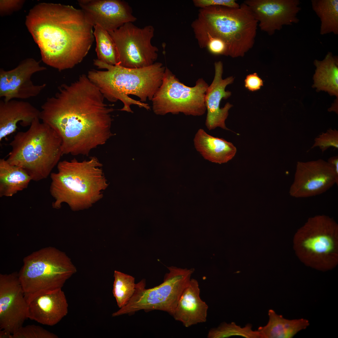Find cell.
Instances as JSON below:
<instances>
[{
    "mask_svg": "<svg viewBox=\"0 0 338 338\" xmlns=\"http://www.w3.org/2000/svg\"><path fill=\"white\" fill-rule=\"evenodd\" d=\"M252 11L262 31L271 36L284 25L299 21L301 9L299 0H246L243 2Z\"/></svg>",
    "mask_w": 338,
    "mask_h": 338,
    "instance_id": "15",
    "label": "cell"
},
{
    "mask_svg": "<svg viewBox=\"0 0 338 338\" xmlns=\"http://www.w3.org/2000/svg\"><path fill=\"white\" fill-rule=\"evenodd\" d=\"M76 272V268L65 253L48 247L25 257L18 274L28 304L38 295L62 289Z\"/></svg>",
    "mask_w": 338,
    "mask_h": 338,
    "instance_id": "7",
    "label": "cell"
},
{
    "mask_svg": "<svg viewBox=\"0 0 338 338\" xmlns=\"http://www.w3.org/2000/svg\"><path fill=\"white\" fill-rule=\"evenodd\" d=\"M87 75L62 84L41 106L39 118L52 128L62 141L63 154L88 156L112 136L113 109Z\"/></svg>",
    "mask_w": 338,
    "mask_h": 338,
    "instance_id": "1",
    "label": "cell"
},
{
    "mask_svg": "<svg viewBox=\"0 0 338 338\" xmlns=\"http://www.w3.org/2000/svg\"><path fill=\"white\" fill-rule=\"evenodd\" d=\"M208 86L202 79H198L193 87L187 86L166 67L162 83L151 100L153 111L160 115L182 113L202 115L206 110L205 96Z\"/></svg>",
    "mask_w": 338,
    "mask_h": 338,
    "instance_id": "10",
    "label": "cell"
},
{
    "mask_svg": "<svg viewBox=\"0 0 338 338\" xmlns=\"http://www.w3.org/2000/svg\"><path fill=\"white\" fill-rule=\"evenodd\" d=\"M316 147H319L322 152L331 147L338 148V131L329 129L321 133L315 139L311 148Z\"/></svg>",
    "mask_w": 338,
    "mask_h": 338,
    "instance_id": "30",
    "label": "cell"
},
{
    "mask_svg": "<svg viewBox=\"0 0 338 338\" xmlns=\"http://www.w3.org/2000/svg\"><path fill=\"white\" fill-rule=\"evenodd\" d=\"M113 293L120 308L125 306L134 294L136 284L133 276L115 270Z\"/></svg>",
    "mask_w": 338,
    "mask_h": 338,
    "instance_id": "27",
    "label": "cell"
},
{
    "mask_svg": "<svg viewBox=\"0 0 338 338\" xmlns=\"http://www.w3.org/2000/svg\"><path fill=\"white\" fill-rule=\"evenodd\" d=\"M46 68L40 61L32 58L25 59L15 68L9 70H0V97L7 101L15 99H26L38 95L46 84H34L31 80L35 73Z\"/></svg>",
    "mask_w": 338,
    "mask_h": 338,
    "instance_id": "14",
    "label": "cell"
},
{
    "mask_svg": "<svg viewBox=\"0 0 338 338\" xmlns=\"http://www.w3.org/2000/svg\"><path fill=\"white\" fill-rule=\"evenodd\" d=\"M163 282L153 288L146 289L145 279L136 284L134 294L128 303L112 314L116 317L141 310H157L172 315L181 296L191 280L193 269L168 267Z\"/></svg>",
    "mask_w": 338,
    "mask_h": 338,
    "instance_id": "9",
    "label": "cell"
},
{
    "mask_svg": "<svg viewBox=\"0 0 338 338\" xmlns=\"http://www.w3.org/2000/svg\"><path fill=\"white\" fill-rule=\"evenodd\" d=\"M268 314L267 325L259 327L257 330L260 338H291L310 325L306 319H287L272 309L269 310Z\"/></svg>",
    "mask_w": 338,
    "mask_h": 338,
    "instance_id": "22",
    "label": "cell"
},
{
    "mask_svg": "<svg viewBox=\"0 0 338 338\" xmlns=\"http://www.w3.org/2000/svg\"><path fill=\"white\" fill-rule=\"evenodd\" d=\"M108 32L117 48V64L127 68H140L149 66L156 60L158 49L151 42L154 33L152 25L140 28L129 22Z\"/></svg>",
    "mask_w": 338,
    "mask_h": 338,
    "instance_id": "11",
    "label": "cell"
},
{
    "mask_svg": "<svg viewBox=\"0 0 338 338\" xmlns=\"http://www.w3.org/2000/svg\"><path fill=\"white\" fill-rule=\"evenodd\" d=\"M22 168L10 164L3 158L0 159V197H11L26 189L32 181Z\"/></svg>",
    "mask_w": 338,
    "mask_h": 338,
    "instance_id": "24",
    "label": "cell"
},
{
    "mask_svg": "<svg viewBox=\"0 0 338 338\" xmlns=\"http://www.w3.org/2000/svg\"><path fill=\"white\" fill-rule=\"evenodd\" d=\"M215 75L213 80L208 86L205 96V104L207 113L205 125L209 130L220 127L229 130L226 126L225 120L228 115V110L233 106L227 103L223 107L220 108L222 99H226L231 95V92L225 91L226 87L231 84L234 78L231 76L223 79V64L220 61L214 64Z\"/></svg>",
    "mask_w": 338,
    "mask_h": 338,
    "instance_id": "17",
    "label": "cell"
},
{
    "mask_svg": "<svg viewBox=\"0 0 338 338\" xmlns=\"http://www.w3.org/2000/svg\"><path fill=\"white\" fill-rule=\"evenodd\" d=\"M316 69L312 87L317 91H324L338 97V57L328 52L322 60L315 59Z\"/></svg>",
    "mask_w": 338,
    "mask_h": 338,
    "instance_id": "23",
    "label": "cell"
},
{
    "mask_svg": "<svg viewBox=\"0 0 338 338\" xmlns=\"http://www.w3.org/2000/svg\"><path fill=\"white\" fill-rule=\"evenodd\" d=\"M198 41L207 37L219 38L226 44L228 56L243 57L255 42L258 22L243 2L239 7L211 6L202 8L193 23Z\"/></svg>",
    "mask_w": 338,
    "mask_h": 338,
    "instance_id": "5",
    "label": "cell"
},
{
    "mask_svg": "<svg viewBox=\"0 0 338 338\" xmlns=\"http://www.w3.org/2000/svg\"><path fill=\"white\" fill-rule=\"evenodd\" d=\"M28 305L18 273L0 274V330L12 335L23 326Z\"/></svg>",
    "mask_w": 338,
    "mask_h": 338,
    "instance_id": "13",
    "label": "cell"
},
{
    "mask_svg": "<svg viewBox=\"0 0 338 338\" xmlns=\"http://www.w3.org/2000/svg\"><path fill=\"white\" fill-rule=\"evenodd\" d=\"M34 119L29 129L18 132L9 145L12 150L7 161L23 168L32 180L46 178L58 164L63 154L62 141L50 126Z\"/></svg>",
    "mask_w": 338,
    "mask_h": 338,
    "instance_id": "6",
    "label": "cell"
},
{
    "mask_svg": "<svg viewBox=\"0 0 338 338\" xmlns=\"http://www.w3.org/2000/svg\"><path fill=\"white\" fill-rule=\"evenodd\" d=\"M42 327L34 325L22 326L12 334V338H58Z\"/></svg>",
    "mask_w": 338,
    "mask_h": 338,
    "instance_id": "29",
    "label": "cell"
},
{
    "mask_svg": "<svg viewBox=\"0 0 338 338\" xmlns=\"http://www.w3.org/2000/svg\"><path fill=\"white\" fill-rule=\"evenodd\" d=\"M23 0H3L0 1V14H9L20 9L23 4Z\"/></svg>",
    "mask_w": 338,
    "mask_h": 338,
    "instance_id": "33",
    "label": "cell"
},
{
    "mask_svg": "<svg viewBox=\"0 0 338 338\" xmlns=\"http://www.w3.org/2000/svg\"><path fill=\"white\" fill-rule=\"evenodd\" d=\"M79 5L88 22L93 27L98 25L108 32L114 31L137 18L131 7L120 0H79Z\"/></svg>",
    "mask_w": 338,
    "mask_h": 338,
    "instance_id": "16",
    "label": "cell"
},
{
    "mask_svg": "<svg viewBox=\"0 0 338 338\" xmlns=\"http://www.w3.org/2000/svg\"><path fill=\"white\" fill-rule=\"evenodd\" d=\"M338 175L334 167L322 159L297 162L289 193L300 198L315 196L338 185Z\"/></svg>",
    "mask_w": 338,
    "mask_h": 338,
    "instance_id": "12",
    "label": "cell"
},
{
    "mask_svg": "<svg viewBox=\"0 0 338 338\" xmlns=\"http://www.w3.org/2000/svg\"><path fill=\"white\" fill-rule=\"evenodd\" d=\"M28 304L27 318L44 325H54L68 313L67 301L62 289L38 295Z\"/></svg>",
    "mask_w": 338,
    "mask_h": 338,
    "instance_id": "18",
    "label": "cell"
},
{
    "mask_svg": "<svg viewBox=\"0 0 338 338\" xmlns=\"http://www.w3.org/2000/svg\"><path fill=\"white\" fill-rule=\"evenodd\" d=\"M40 110L28 102L13 99L0 100V141L14 132L19 123L23 126L30 125L39 118Z\"/></svg>",
    "mask_w": 338,
    "mask_h": 338,
    "instance_id": "20",
    "label": "cell"
},
{
    "mask_svg": "<svg viewBox=\"0 0 338 338\" xmlns=\"http://www.w3.org/2000/svg\"><path fill=\"white\" fill-rule=\"evenodd\" d=\"M93 27L97 59L110 65H117L118 62V52L111 36L108 32L100 26L95 25Z\"/></svg>",
    "mask_w": 338,
    "mask_h": 338,
    "instance_id": "26",
    "label": "cell"
},
{
    "mask_svg": "<svg viewBox=\"0 0 338 338\" xmlns=\"http://www.w3.org/2000/svg\"><path fill=\"white\" fill-rule=\"evenodd\" d=\"M193 142L195 148L203 158L213 162L226 163L237 152L236 148L231 142L212 136L202 129L197 131Z\"/></svg>",
    "mask_w": 338,
    "mask_h": 338,
    "instance_id": "21",
    "label": "cell"
},
{
    "mask_svg": "<svg viewBox=\"0 0 338 338\" xmlns=\"http://www.w3.org/2000/svg\"><path fill=\"white\" fill-rule=\"evenodd\" d=\"M245 87L253 91L259 90L263 85V80L256 73L247 75L244 80Z\"/></svg>",
    "mask_w": 338,
    "mask_h": 338,
    "instance_id": "34",
    "label": "cell"
},
{
    "mask_svg": "<svg viewBox=\"0 0 338 338\" xmlns=\"http://www.w3.org/2000/svg\"><path fill=\"white\" fill-rule=\"evenodd\" d=\"M238 336L246 338H260L259 332L252 329L251 324L244 327L237 325L234 322H223L218 327L211 329L207 334L209 338H224Z\"/></svg>",
    "mask_w": 338,
    "mask_h": 338,
    "instance_id": "28",
    "label": "cell"
},
{
    "mask_svg": "<svg viewBox=\"0 0 338 338\" xmlns=\"http://www.w3.org/2000/svg\"><path fill=\"white\" fill-rule=\"evenodd\" d=\"M25 24L42 61L59 71L81 62L95 39L93 26L83 11L72 6L38 4L30 10Z\"/></svg>",
    "mask_w": 338,
    "mask_h": 338,
    "instance_id": "2",
    "label": "cell"
},
{
    "mask_svg": "<svg viewBox=\"0 0 338 338\" xmlns=\"http://www.w3.org/2000/svg\"><path fill=\"white\" fill-rule=\"evenodd\" d=\"M193 3L196 6L202 8L211 6H223L233 8L240 6L235 0H196L193 1Z\"/></svg>",
    "mask_w": 338,
    "mask_h": 338,
    "instance_id": "32",
    "label": "cell"
},
{
    "mask_svg": "<svg viewBox=\"0 0 338 338\" xmlns=\"http://www.w3.org/2000/svg\"><path fill=\"white\" fill-rule=\"evenodd\" d=\"M334 168L338 175V156H335L330 157L327 161Z\"/></svg>",
    "mask_w": 338,
    "mask_h": 338,
    "instance_id": "35",
    "label": "cell"
},
{
    "mask_svg": "<svg viewBox=\"0 0 338 338\" xmlns=\"http://www.w3.org/2000/svg\"><path fill=\"white\" fill-rule=\"evenodd\" d=\"M338 225L325 215L309 218L298 229L294 239L295 252L306 265L325 271L338 262Z\"/></svg>",
    "mask_w": 338,
    "mask_h": 338,
    "instance_id": "8",
    "label": "cell"
},
{
    "mask_svg": "<svg viewBox=\"0 0 338 338\" xmlns=\"http://www.w3.org/2000/svg\"><path fill=\"white\" fill-rule=\"evenodd\" d=\"M57 165V172L50 175L53 208L59 209L66 203L72 211L81 210L102 198L108 184L102 164L96 157L82 161L64 160Z\"/></svg>",
    "mask_w": 338,
    "mask_h": 338,
    "instance_id": "4",
    "label": "cell"
},
{
    "mask_svg": "<svg viewBox=\"0 0 338 338\" xmlns=\"http://www.w3.org/2000/svg\"><path fill=\"white\" fill-rule=\"evenodd\" d=\"M197 280L191 279L172 315L187 327L206 321L208 306L201 298Z\"/></svg>",
    "mask_w": 338,
    "mask_h": 338,
    "instance_id": "19",
    "label": "cell"
},
{
    "mask_svg": "<svg viewBox=\"0 0 338 338\" xmlns=\"http://www.w3.org/2000/svg\"><path fill=\"white\" fill-rule=\"evenodd\" d=\"M311 3L320 21V34H338V0H312Z\"/></svg>",
    "mask_w": 338,
    "mask_h": 338,
    "instance_id": "25",
    "label": "cell"
},
{
    "mask_svg": "<svg viewBox=\"0 0 338 338\" xmlns=\"http://www.w3.org/2000/svg\"><path fill=\"white\" fill-rule=\"evenodd\" d=\"M94 64L104 71L92 70L87 76L99 88L105 99L111 102L120 101L123 104L121 111L132 113L131 106L137 105L150 109L145 103L151 101L161 86L166 67L160 62L148 67L136 69L110 65L97 59Z\"/></svg>",
    "mask_w": 338,
    "mask_h": 338,
    "instance_id": "3",
    "label": "cell"
},
{
    "mask_svg": "<svg viewBox=\"0 0 338 338\" xmlns=\"http://www.w3.org/2000/svg\"><path fill=\"white\" fill-rule=\"evenodd\" d=\"M201 47H206L211 54L228 56V48L225 43L218 38L207 37L198 42Z\"/></svg>",
    "mask_w": 338,
    "mask_h": 338,
    "instance_id": "31",
    "label": "cell"
}]
</instances>
